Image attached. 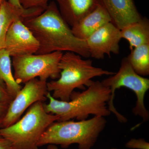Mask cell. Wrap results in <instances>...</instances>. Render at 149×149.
Here are the masks:
<instances>
[{
  "instance_id": "17",
  "label": "cell",
  "mask_w": 149,
  "mask_h": 149,
  "mask_svg": "<svg viewBox=\"0 0 149 149\" xmlns=\"http://www.w3.org/2000/svg\"><path fill=\"white\" fill-rule=\"evenodd\" d=\"M126 58L137 74L143 77L149 75V44L133 48Z\"/></svg>"
},
{
  "instance_id": "13",
  "label": "cell",
  "mask_w": 149,
  "mask_h": 149,
  "mask_svg": "<svg viewBox=\"0 0 149 149\" xmlns=\"http://www.w3.org/2000/svg\"><path fill=\"white\" fill-rule=\"evenodd\" d=\"M111 22L107 10L99 4L93 11L71 27L72 33L80 40H85L104 24Z\"/></svg>"
},
{
  "instance_id": "9",
  "label": "cell",
  "mask_w": 149,
  "mask_h": 149,
  "mask_svg": "<svg viewBox=\"0 0 149 149\" xmlns=\"http://www.w3.org/2000/svg\"><path fill=\"white\" fill-rule=\"evenodd\" d=\"M121 39L120 29L111 22L104 24L86 40L90 57L102 59L105 55L118 54Z\"/></svg>"
},
{
  "instance_id": "15",
  "label": "cell",
  "mask_w": 149,
  "mask_h": 149,
  "mask_svg": "<svg viewBox=\"0 0 149 149\" xmlns=\"http://www.w3.org/2000/svg\"><path fill=\"white\" fill-rule=\"evenodd\" d=\"M122 39L127 40L130 50L149 44V20L146 17L131 23L120 30Z\"/></svg>"
},
{
  "instance_id": "25",
  "label": "cell",
  "mask_w": 149,
  "mask_h": 149,
  "mask_svg": "<svg viewBox=\"0 0 149 149\" xmlns=\"http://www.w3.org/2000/svg\"><path fill=\"white\" fill-rule=\"evenodd\" d=\"M4 1V0H0V4H1V3H2V2L3 1Z\"/></svg>"
},
{
  "instance_id": "27",
  "label": "cell",
  "mask_w": 149,
  "mask_h": 149,
  "mask_svg": "<svg viewBox=\"0 0 149 149\" xmlns=\"http://www.w3.org/2000/svg\"><path fill=\"white\" fill-rule=\"evenodd\" d=\"M0 138H2L1 136V135H0Z\"/></svg>"
},
{
  "instance_id": "11",
  "label": "cell",
  "mask_w": 149,
  "mask_h": 149,
  "mask_svg": "<svg viewBox=\"0 0 149 149\" xmlns=\"http://www.w3.org/2000/svg\"><path fill=\"white\" fill-rule=\"evenodd\" d=\"M98 1L109 14L112 23L120 30L143 18L133 0H98Z\"/></svg>"
},
{
  "instance_id": "22",
  "label": "cell",
  "mask_w": 149,
  "mask_h": 149,
  "mask_svg": "<svg viewBox=\"0 0 149 149\" xmlns=\"http://www.w3.org/2000/svg\"><path fill=\"white\" fill-rule=\"evenodd\" d=\"M0 149H13L10 141L5 138H0Z\"/></svg>"
},
{
  "instance_id": "8",
  "label": "cell",
  "mask_w": 149,
  "mask_h": 149,
  "mask_svg": "<svg viewBox=\"0 0 149 149\" xmlns=\"http://www.w3.org/2000/svg\"><path fill=\"white\" fill-rule=\"evenodd\" d=\"M47 81L34 78L24 83V86L12 101L1 128H6L20 119L24 111L37 102L46 100L49 93ZM0 128V129H1Z\"/></svg>"
},
{
  "instance_id": "16",
  "label": "cell",
  "mask_w": 149,
  "mask_h": 149,
  "mask_svg": "<svg viewBox=\"0 0 149 149\" xmlns=\"http://www.w3.org/2000/svg\"><path fill=\"white\" fill-rule=\"evenodd\" d=\"M0 78L5 83L9 93L14 98L22 88L15 80L9 53L5 49L0 50Z\"/></svg>"
},
{
  "instance_id": "10",
  "label": "cell",
  "mask_w": 149,
  "mask_h": 149,
  "mask_svg": "<svg viewBox=\"0 0 149 149\" xmlns=\"http://www.w3.org/2000/svg\"><path fill=\"white\" fill-rule=\"evenodd\" d=\"M39 46V42L22 19H17L11 24L6 36L4 45L10 56L35 54Z\"/></svg>"
},
{
  "instance_id": "5",
  "label": "cell",
  "mask_w": 149,
  "mask_h": 149,
  "mask_svg": "<svg viewBox=\"0 0 149 149\" xmlns=\"http://www.w3.org/2000/svg\"><path fill=\"white\" fill-rule=\"evenodd\" d=\"M28 109L15 123L0 129V135L11 142L13 149H39L37 143L43 133L59 119L45 111L42 102L35 103Z\"/></svg>"
},
{
  "instance_id": "4",
  "label": "cell",
  "mask_w": 149,
  "mask_h": 149,
  "mask_svg": "<svg viewBox=\"0 0 149 149\" xmlns=\"http://www.w3.org/2000/svg\"><path fill=\"white\" fill-rule=\"evenodd\" d=\"M107 122L104 117L102 116L77 121H56L43 133L37 146L60 145L67 148L72 144H77L79 149H91L104 129Z\"/></svg>"
},
{
  "instance_id": "2",
  "label": "cell",
  "mask_w": 149,
  "mask_h": 149,
  "mask_svg": "<svg viewBox=\"0 0 149 149\" xmlns=\"http://www.w3.org/2000/svg\"><path fill=\"white\" fill-rule=\"evenodd\" d=\"M111 97L109 87L102 82L93 81L87 90L73 91L68 102L55 99L49 92L46 97L49 102L44 104V109L48 113L58 116L59 119L57 121L86 120L90 115L104 117L111 113L108 107Z\"/></svg>"
},
{
  "instance_id": "24",
  "label": "cell",
  "mask_w": 149,
  "mask_h": 149,
  "mask_svg": "<svg viewBox=\"0 0 149 149\" xmlns=\"http://www.w3.org/2000/svg\"><path fill=\"white\" fill-rule=\"evenodd\" d=\"M47 149H58V148L56 145H49L47 147Z\"/></svg>"
},
{
  "instance_id": "12",
  "label": "cell",
  "mask_w": 149,
  "mask_h": 149,
  "mask_svg": "<svg viewBox=\"0 0 149 149\" xmlns=\"http://www.w3.org/2000/svg\"><path fill=\"white\" fill-rule=\"evenodd\" d=\"M45 10L40 8H18L11 4L7 0L0 4V50L4 48L7 33L10 25L15 20L33 18Z\"/></svg>"
},
{
  "instance_id": "26",
  "label": "cell",
  "mask_w": 149,
  "mask_h": 149,
  "mask_svg": "<svg viewBox=\"0 0 149 149\" xmlns=\"http://www.w3.org/2000/svg\"><path fill=\"white\" fill-rule=\"evenodd\" d=\"M112 149H116V148H112Z\"/></svg>"
},
{
  "instance_id": "20",
  "label": "cell",
  "mask_w": 149,
  "mask_h": 149,
  "mask_svg": "<svg viewBox=\"0 0 149 149\" xmlns=\"http://www.w3.org/2000/svg\"><path fill=\"white\" fill-rule=\"evenodd\" d=\"M13 99L9 93L5 83L0 78V102L10 104Z\"/></svg>"
},
{
  "instance_id": "7",
  "label": "cell",
  "mask_w": 149,
  "mask_h": 149,
  "mask_svg": "<svg viewBox=\"0 0 149 149\" xmlns=\"http://www.w3.org/2000/svg\"><path fill=\"white\" fill-rule=\"evenodd\" d=\"M63 54L55 52L12 57L15 80L20 85L37 77L45 81L49 78L54 80L58 79L61 71L58 64Z\"/></svg>"
},
{
  "instance_id": "3",
  "label": "cell",
  "mask_w": 149,
  "mask_h": 149,
  "mask_svg": "<svg viewBox=\"0 0 149 149\" xmlns=\"http://www.w3.org/2000/svg\"><path fill=\"white\" fill-rule=\"evenodd\" d=\"M82 58L72 52L63 54L58 64L61 70L59 77L47 83L48 91L53 92L52 95L55 99L69 101L74 90H85V86L89 87L93 83L94 77L115 73L94 66L92 60Z\"/></svg>"
},
{
  "instance_id": "21",
  "label": "cell",
  "mask_w": 149,
  "mask_h": 149,
  "mask_svg": "<svg viewBox=\"0 0 149 149\" xmlns=\"http://www.w3.org/2000/svg\"><path fill=\"white\" fill-rule=\"evenodd\" d=\"M9 104L8 103L0 102V128L7 113Z\"/></svg>"
},
{
  "instance_id": "19",
  "label": "cell",
  "mask_w": 149,
  "mask_h": 149,
  "mask_svg": "<svg viewBox=\"0 0 149 149\" xmlns=\"http://www.w3.org/2000/svg\"><path fill=\"white\" fill-rule=\"evenodd\" d=\"M125 147L128 148L149 149V143L144 139H131L125 144Z\"/></svg>"
},
{
  "instance_id": "6",
  "label": "cell",
  "mask_w": 149,
  "mask_h": 149,
  "mask_svg": "<svg viewBox=\"0 0 149 149\" xmlns=\"http://www.w3.org/2000/svg\"><path fill=\"white\" fill-rule=\"evenodd\" d=\"M102 83L110 89L111 97L108 103V107L119 122L125 123L128 121L124 116L117 111L113 104L115 92L116 89L121 87L128 88L136 94L137 100L136 106L133 109V114L142 118L143 123L149 120V111L144 104L145 95L149 89V79L137 74L132 68L127 58L122 59L117 72L104 79Z\"/></svg>"
},
{
  "instance_id": "18",
  "label": "cell",
  "mask_w": 149,
  "mask_h": 149,
  "mask_svg": "<svg viewBox=\"0 0 149 149\" xmlns=\"http://www.w3.org/2000/svg\"><path fill=\"white\" fill-rule=\"evenodd\" d=\"M50 0H19L22 6L24 9L40 8L45 10Z\"/></svg>"
},
{
  "instance_id": "23",
  "label": "cell",
  "mask_w": 149,
  "mask_h": 149,
  "mask_svg": "<svg viewBox=\"0 0 149 149\" xmlns=\"http://www.w3.org/2000/svg\"><path fill=\"white\" fill-rule=\"evenodd\" d=\"M10 3L18 8H24L22 6L19 0H8Z\"/></svg>"
},
{
  "instance_id": "1",
  "label": "cell",
  "mask_w": 149,
  "mask_h": 149,
  "mask_svg": "<svg viewBox=\"0 0 149 149\" xmlns=\"http://www.w3.org/2000/svg\"><path fill=\"white\" fill-rule=\"evenodd\" d=\"M23 22L39 42V49L36 54L69 52L85 58L90 57L86 41L74 36L54 1L49 3L47 8L40 15L25 19Z\"/></svg>"
},
{
  "instance_id": "14",
  "label": "cell",
  "mask_w": 149,
  "mask_h": 149,
  "mask_svg": "<svg viewBox=\"0 0 149 149\" xmlns=\"http://www.w3.org/2000/svg\"><path fill=\"white\" fill-rule=\"evenodd\" d=\"M62 17L70 27L93 11L98 0H55Z\"/></svg>"
}]
</instances>
